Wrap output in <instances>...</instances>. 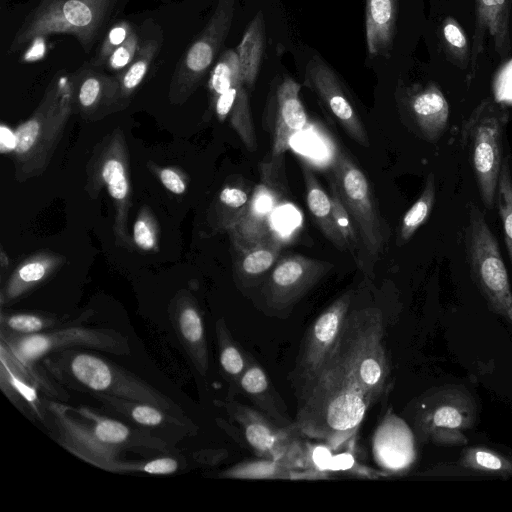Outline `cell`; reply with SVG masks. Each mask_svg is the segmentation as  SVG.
I'll return each instance as SVG.
<instances>
[{
	"label": "cell",
	"mask_w": 512,
	"mask_h": 512,
	"mask_svg": "<svg viewBox=\"0 0 512 512\" xmlns=\"http://www.w3.org/2000/svg\"><path fill=\"white\" fill-rule=\"evenodd\" d=\"M48 428L55 441L69 453L101 470L134 473V460L122 457L127 450L149 449L168 453L169 446L148 428H133L88 406H70L45 399Z\"/></svg>",
	"instance_id": "6da1fadb"
},
{
	"label": "cell",
	"mask_w": 512,
	"mask_h": 512,
	"mask_svg": "<svg viewBox=\"0 0 512 512\" xmlns=\"http://www.w3.org/2000/svg\"><path fill=\"white\" fill-rule=\"evenodd\" d=\"M371 405L352 372L333 355L300 387L294 423L299 433L339 449L355 437Z\"/></svg>",
	"instance_id": "7a4b0ae2"
},
{
	"label": "cell",
	"mask_w": 512,
	"mask_h": 512,
	"mask_svg": "<svg viewBox=\"0 0 512 512\" xmlns=\"http://www.w3.org/2000/svg\"><path fill=\"white\" fill-rule=\"evenodd\" d=\"M63 387L87 394L102 393L155 405L185 416L171 398L129 370L96 354L75 349L61 350L40 362Z\"/></svg>",
	"instance_id": "3957f363"
},
{
	"label": "cell",
	"mask_w": 512,
	"mask_h": 512,
	"mask_svg": "<svg viewBox=\"0 0 512 512\" xmlns=\"http://www.w3.org/2000/svg\"><path fill=\"white\" fill-rule=\"evenodd\" d=\"M116 0H42L16 31L9 52L38 38L70 34L88 52L106 24Z\"/></svg>",
	"instance_id": "277c9868"
},
{
	"label": "cell",
	"mask_w": 512,
	"mask_h": 512,
	"mask_svg": "<svg viewBox=\"0 0 512 512\" xmlns=\"http://www.w3.org/2000/svg\"><path fill=\"white\" fill-rule=\"evenodd\" d=\"M383 328L382 313L377 308L349 312L333 354L352 372L372 404L383 394L390 372Z\"/></svg>",
	"instance_id": "5b68a950"
},
{
	"label": "cell",
	"mask_w": 512,
	"mask_h": 512,
	"mask_svg": "<svg viewBox=\"0 0 512 512\" xmlns=\"http://www.w3.org/2000/svg\"><path fill=\"white\" fill-rule=\"evenodd\" d=\"M506 109L486 98L472 111L462 128V143L468 150L484 206L494 207L502 165V135Z\"/></svg>",
	"instance_id": "8992f818"
},
{
	"label": "cell",
	"mask_w": 512,
	"mask_h": 512,
	"mask_svg": "<svg viewBox=\"0 0 512 512\" xmlns=\"http://www.w3.org/2000/svg\"><path fill=\"white\" fill-rule=\"evenodd\" d=\"M0 343L21 362L40 363L46 356L66 349L84 348L117 356L131 353L129 339L121 332L105 327L72 325L48 331L16 335L0 330Z\"/></svg>",
	"instance_id": "52a82bcc"
},
{
	"label": "cell",
	"mask_w": 512,
	"mask_h": 512,
	"mask_svg": "<svg viewBox=\"0 0 512 512\" xmlns=\"http://www.w3.org/2000/svg\"><path fill=\"white\" fill-rule=\"evenodd\" d=\"M467 254L474 282L490 308L501 315L512 306V291L498 242L484 215L474 204L469 208Z\"/></svg>",
	"instance_id": "ba28073f"
},
{
	"label": "cell",
	"mask_w": 512,
	"mask_h": 512,
	"mask_svg": "<svg viewBox=\"0 0 512 512\" xmlns=\"http://www.w3.org/2000/svg\"><path fill=\"white\" fill-rule=\"evenodd\" d=\"M476 415L471 395L458 387H445L425 395L415 415V430L422 441L438 445L466 443L464 432Z\"/></svg>",
	"instance_id": "9c48e42d"
},
{
	"label": "cell",
	"mask_w": 512,
	"mask_h": 512,
	"mask_svg": "<svg viewBox=\"0 0 512 512\" xmlns=\"http://www.w3.org/2000/svg\"><path fill=\"white\" fill-rule=\"evenodd\" d=\"M331 180L365 248L371 255L377 256L383 250L385 238L366 175L345 152L337 150L331 162Z\"/></svg>",
	"instance_id": "30bf717a"
},
{
	"label": "cell",
	"mask_w": 512,
	"mask_h": 512,
	"mask_svg": "<svg viewBox=\"0 0 512 512\" xmlns=\"http://www.w3.org/2000/svg\"><path fill=\"white\" fill-rule=\"evenodd\" d=\"M282 162L283 157L262 163L260 181L241 217L230 229L233 242L242 253L276 233L277 211L284 193Z\"/></svg>",
	"instance_id": "8fae6325"
},
{
	"label": "cell",
	"mask_w": 512,
	"mask_h": 512,
	"mask_svg": "<svg viewBox=\"0 0 512 512\" xmlns=\"http://www.w3.org/2000/svg\"><path fill=\"white\" fill-rule=\"evenodd\" d=\"M0 387L23 413L44 424L47 421L46 397L68 401L70 395L53 379L41 363L29 365L18 360L0 343Z\"/></svg>",
	"instance_id": "7c38bea8"
},
{
	"label": "cell",
	"mask_w": 512,
	"mask_h": 512,
	"mask_svg": "<svg viewBox=\"0 0 512 512\" xmlns=\"http://www.w3.org/2000/svg\"><path fill=\"white\" fill-rule=\"evenodd\" d=\"M237 0H218L214 12L200 34L179 60L172 77L170 95L188 97L212 66L229 34Z\"/></svg>",
	"instance_id": "4fadbf2b"
},
{
	"label": "cell",
	"mask_w": 512,
	"mask_h": 512,
	"mask_svg": "<svg viewBox=\"0 0 512 512\" xmlns=\"http://www.w3.org/2000/svg\"><path fill=\"white\" fill-rule=\"evenodd\" d=\"M225 408L257 456L303 469L304 447L294 437L297 428L280 426L261 411L232 399L226 401Z\"/></svg>",
	"instance_id": "5bb4252c"
},
{
	"label": "cell",
	"mask_w": 512,
	"mask_h": 512,
	"mask_svg": "<svg viewBox=\"0 0 512 512\" xmlns=\"http://www.w3.org/2000/svg\"><path fill=\"white\" fill-rule=\"evenodd\" d=\"M352 302L348 291L330 304L307 331L296 363L301 384L316 377L335 352Z\"/></svg>",
	"instance_id": "9a60e30c"
},
{
	"label": "cell",
	"mask_w": 512,
	"mask_h": 512,
	"mask_svg": "<svg viewBox=\"0 0 512 512\" xmlns=\"http://www.w3.org/2000/svg\"><path fill=\"white\" fill-rule=\"evenodd\" d=\"M305 84L309 86L344 131L358 144L369 147L366 129L346 94L337 74L320 57L306 65Z\"/></svg>",
	"instance_id": "2e32d148"
},
{
	"label": "cell",
	"mask_w": 512,
	"mask_h": 512,
	"mask_svg": "<svg viewBox=\"0 0 512 512\" xmlns=\"http://www.w3.org/2000/svg\"><path fill=\"white\" fill-rule=\"evenodd\" d=\"M328 262L302 255H289L273 268L267 281L265 294L268 303L283 309L297 302L330 269Z\"/></svg>",
	"instance_id": "e0dca14e"
},
{
	"label": "cell",
	"mask_w": 512,
	"mask_h": 512,
	"mask_svg": "<svg viewBox=\"0 0 512 512\" xmlns=\"http://www.w3.org/2000/svg\"><path fill=\"white\" fill-rule=\"evenodd\" d=\"M512 0H475V26L471 42L469 79L478 68L487 39L493 44L496 55L504 60L511 52Z\"/></svg>",
	"instance_id": "ac0fdd59"
},
{
	"label": "cell",
	"mask_w": 512,
	"mask_h": 512,
	"mask_svg": "<svg viewBox=\"0 0 512 512\" xmlns=\"http://www.w3.org/2000/svg\"><path fill=\"white\" fill-rule=\"evenodd\" d=\"M375 462L390 473L403 472L415 459L413 434L397 415L387 413L372 438Z\"/></svg>",
	"instance_id": "d6986e66"
},
{
	"label": "cell",
	"mask_w": 512,
	"mask_h": 512,
	"mask_svg": "<svg viewBox=\"0 0 512 512\" xmlns=\"http://www.w3.org/2000/svg\"><path fill=\"white\" fill-rule=\"evenodd\" d=\"M300 89V84L289 77L276 87L272 159L283 157L292 139L307 125L308 117L300 99Z\"/></svg>",
	"instance_id": "ffe728a7"
},
{
	"label": "cell",
	"mask_w": 512,
	"mask_h": 512,
	"mask_svg": "<svg viewBox=\"0 0 512 512\" xmlns=\"http://www.w3.org/2000/svg\"><path fill=\"white\" fill-rule=\"evenodd\" d=\"M173 330L197 372L208 371V344L200 309L192 298L181 296L170 308Z\"/></svg>",
	"instance_id": "44dd1931"
},
{
	"label": "cell",
	"mask_w": 512,
	"mask_h": 512,
	"mask_svg": "<svg viewBox=\"0 0 512 512\" xmlns=\"http://www.w3.org/2000/svg\"><path fill=\"white\" fill-rule=\"evenodd\" d=\"M406 106L425 139L435 142L442 136L449 121V104L434 82L409 88Z\"/></svg>",
	"instance_id": "7402d4cb"
},
{
	"label": "cell",
	"mask_w": 512,
	"mask_h": 512,
	"mask_svg": "<svg viewBox=\"0 0 512 512\" xmlns=\"http://www.w3.org/2000/svg\"><path fill=\"white\" fill-rule=\"evenodd\" d=\"M110 412L118 414L131 423L145 428H182L187 432H193L196 426L186 417L170 413L155 405L114 397L102 393L90 394Z\"/></svg>",
	"instance_id": "603a6c76"
},
{
	"label": "cell",
	"mask_w": 512,
	"mask_h": 512,
	"mask_svg": "<svg viewBox=\"0 0 512 512\" xmlns=\"http://www.w3.org/2000/svg\"><path fill=\"white\" fill-rule=\"evenodd\" d=\"M399 0H366L365 36L371 56H387L397 31Z\"/></svg>",
	"instance_id": "cb8c5ba5"
},
{
	"label": "cell",
	"mask_w": 512,
	"mask_h": 512,
	"mask_svg": "<svg viewBox=\"0 0 512 512\" xmlns=\"http://www.w3.org/2000/svg\"><path fill=\"white\" fill-rule=\"evenodd\" d=\"M239 388L249 397L259 411L278 425L296 428L276 398V392L261 366L249 357L248 367L242 375Z\"/></svg>",
	"instance_id": "d4e9b609"
},
{
	"label": "cell",
	"mask_w": 512,
	"mask_h": 512,
	"mask_svg": "<svg viewBox=\"0 0 512 512\" xmlns=\"http://www.w3.org/2000/svg\"><path fill=\"white\" fill-rule=\"evenodd\" d=\"M83 67L71 77L72 90L77 101L86 111L95 110L101 104H113L123 97L117 77Z\"/></svg>",
	"instance_id": "484cf974"
},
{
	"label": "cell",
	"mask_w": 512,
	"mask_h": 512,
	"mask_svg": "<svg viewBox=\"0 0 512 512\" xmlns=\"http://www.w3.org/2000/svg\"><path fill=\"white\" fill-rule=\"evenodd\" d=\"M308 208L324 236L339 250L347 245L340 234L333 217L331 198L323 190L312 169L302 162Z\"/></svg>",
	"instance_id": "4316f807"
},
{
	"label": "cell",
	"mask_w": 512,
	"mask_h": 512,
	"mask_svg": "<svg viewBox=\"0 0 512 512\" xmlns=\"http://www.w3.org/2000/svg\"><path fill=\"white\" fill-rule=\"evenodd\" d=\"M265 46V22L262 11H258L247 26L236 47L240 73L247 89H252L260 71Z\"/></svg>",
	"instance_id": "83f0119b"
},
{
	"label": "cell",
	"mask_w": 512,
	"mask_h": 512,
	"mask_svg": "<svg viewBox=\"0 0 512 512\" xmlns=\"http://www.w3.org/2000/svg\"><path fill=\"white\" fill-rule=\"evenodd\" d=\"M222 478L244 479H314L326 477L324 472L313 469L296 470L291 465L270 459L235 465L220 475Z\"/></svg>",
	"instance_id": "f1b7e54d"
},
{
	"label": "cell",
	"mask_w": 512,
	"mask_h": 512,
	"mask_svg": "<svg viewBox=\"0 0 512 512\" xmlns=\"http://www.w3.org/2000/svg\"><path fill=\"white\" fill-rule=\"evenodd\" d=\"M215 332L223 375L231 385L239 387L240 379L248 367L249 357L241 351L222 318L216 322Z\"/></svg>",
	"instance_id": "f546056e"
},
{
	"label": "cell",
	"mask_w": 512,
	"mask_h": 512,
	"mask_svg": "<svg viewBox=\"0 0 512 512\" xmlns=\"http://www.w3.org/2000/svg\"><path fill=\"white\" fill-rule=\"evenodd\" d=\"M161 42L159 36L141 39L132 62L116 76L123 97H128L142 83L160 50Z\"/></svg>",
	"instance_id": "4dcf8cb0"
},
{
	"label": "cell",
	"mask_w": 512,
	"mask_h": 512,
	"mask_svg": "<svg viewBox=\"0 0 512 512\" xmlns=\"http://www.w3.org/2000/svg\"><path fill=\"white\" fill-rule=\"evenodd\" d=\"M283 247V240L277 233L243 252L241 272L248 278H256L269 271L275 264Z\"/></svg>",
	"instance_id": "1f68e13d"
},
{
	"label": "cell",
	"mask_w": 512,
	"mask_h": 512,
	"mask_svg": "<svg viewBox=\"0 0 512 512\" xmlns=\"http://www.w3.org/2000/svg\"><path fill=\"white\" fill-rule=\"evenodd\" d=\"M458 465L475 472L512 476V458L485 447H470L462 452Z\"/></svg>",
	"instance_id": "d6a6232c"
},
{
	"label": "cell",
	"mask_w": 512,
	"mask_h": 512,
	"mask_svg": "<svg viewBox=\"0 0 512 512\" xmlns=\"http://www.w3.org/2000/svg\"><path fill=\"white\" fill-rule=\"evenodd\" d=\"M435 191V177L430 173L421 195L402 218L399 234L401 243L409 241L418 228L427 221L434 205Z\"/></svg>",
	"instance_id": "836d02e7"
},
{
	"label": "cell",
	"mask_w": 512,
	"mask_h": 512,
	"mask_svg": "<svg viewBox=\"0 0 512 512\" xmlns=\"http://www.w3.org/2000/svg\"><path fill=\"white\" fill-rule=\"evenodd\" d=\"M440 34L448 59L462 70L469 68L471 46L459 22L446 17L441 24Z\"/></svg>",
	"instance_id": "e575fe53"
},
{
	"label": "cell",
	"mask_w": 512,
	"mask_h": 512,
	"mask_svg": "<svg viewBox=\"0 0 512 512\" xmlns=\"http://www.w3.org/2000/svg\"><path fill=\"white\" fill-rule=\"evenodd\" d=\"M61 320L36 313L1 312L0 330L16 335H29L54 329Z\"/></svg>",
	"instance_id": "d590c367"
},
{
	"label": "cell",
	"mask_w": 512,
	"mask_h": 512,
	"mask_svg": "<svg viewBox=\"0 0 512 512\" xmlns=\"http://www.w3.org/2000/svg\"><path fill=\"white\" fill-rule=\"evenodd\" d=\"M496 199L503 224L505 243L512 264V174L509 158H505L501 165Z\"/></svg>",
	"instance_id": "8d00e7d4"
},
{
	"label": "cell",
	"mask_w": 512,
	"mask_h": 512,
	"mask_svg": "<svg viewBox=\"0 0 512 512\" xmlns=\"http://www.w3.org/2000/svg\"><path fill=\"white\" fill-rule=\"evenodd\" d=\"M242 79L239 58L235 50H226L218 58L210 71L208 88L214 100L234 82Z\"/></svg>",
	"instance_id": "74e56055"
},
{
	"label": "cell",
	"mask_w": 512,
	"mask_h": 512,
	"mask_svg": "<svg viewBox=\"0 0 512 512\" xmlns=\"http://www.w3.org/2000/svg\"><path fill=\"white\" fill-rule=\"evenodd\" d=\"M332 212L335 224L346 242L347 249L354 252L359 244V233L356 225L342 202L335 184L330 180Z\"/></svg>",
	"instance_id": "f35d334b"
},
{
	"label": "cell",
	"mask_w": 512,
	"mask_h": 512,
	"mask_svg": "<svg viewBox=\"0 0 512 512\" xmlns=\"http://www.w3.org/2000/svg\"><path fill=\"white\" fill-rule=\"evenodd\" d=\"M130 22L122 20L115 23L105 34L97 58L93 61L92 66L102 67L105 65L109 56L118 48L133 32Z\"/></svg>",
	"instance_id": "ab89813d"
},
{
	"label": "cell",
	"mask_w": 512,
	"mask_h": 512,
	"mask_svg": "<svg viewBox=\"0 0 512 512\" xmlns=\"http://www.w3.org/2000/svg\"><path fill=\"white\" fill-rule=\"evenodd\" d=\"M102 177L111 197L118 202L123 201L128 193V183L122 162L116 158L106 160Z\"/></svg>",
	"instance_id": "60d3db41"
},
{
	"label": "cell",
	"mask_w": 512,
	"mask_h": 512,
	"mask_svg": "<svg viewBox=\"0 0 512 512\" xmlns=\"http://www.w3.org/2000/svg\"><path fill=\"white\" fill-rule=\"evenodd\" d=\"M141 38L135 30L128 38L109 56L105 67L109 70L121 73L133 60L140 46Z\"/></svg>",
	"instance_id": "b9f144b4"
},
{
	"label": "cell",
	"mask_w": 512,
	"mask_h": 512,
	"mask_svg": "<svg viewBox=\"0 0 512 512\" xmlns=\"http://www.w3.org/2000/svg\"><path fill=\"white\" fill-rule=\"evenodd\" d=\"M250 196L245 189L238 186L225 187L219 195V200L223 206L232 211L234 224L241 217L245 207L248 204ZM234 226V225H233ZM232 226V227H233Z\"/></svg>",
	"instance_id": "7bdbcfd3"
},
{
	"label": "cell",
	"mask_w": 512,
	"mask_h": 512,
	"mask_svg": "<svg viewBox=\"0 0 512 512\" xmlns=\"http://www.w3.org/2000/svg\"><path fill=\"white\" fill-rule=\"evenodd\" d=\"M179 468V462L172 457H158L140 461V473L150 475H170Z\"/></svg>",
	"instance_id": "ee69618b"
},
{
	"label": "cell",
	"mask_w": 512,
	"mask_h": 512,
	"mask_svg": "<svg viewBox=\"0 0 512 512\" xmlns=\"http://www.w3.org/2000/svg\"><path fill=\"white\" fill-rule=\"evenodd\" d=\"M133 236L135 243L141 249L150 250L154 247V234L145 220L139 219L136 221L134 224Z\"/></svg>",
	"instance_id": "f6af8a7d"
},
{
	"label": "cell",
	"mask_w": 512,
	"mask_h": 512,
	"mask_svg": "<svg viewBox=\"0 0 512 512\" xmlns=\"http://www.w3.org/2000/svg\"><path fill=\"white\" fill-rule=\"evenodd\" d=\"M160 178L163 185L174 194L185 192V184L181 177L171 169H163L160 172Z\"/></svg>",
	"instance_id": "bcb514c9"
},
{
	"label": "cell",
	"mask_w": 512,
	"mask_h": 512,
	"mask_svg": "<svg viewBox=\"0 0 512 512\" xmlns=\"http://www.w3.org/2000/svg\"><path fill=\"white\" fill-rule=\"evenodd\" d=\"M17 147L16 133L8 127L1 125L0 127V148L2 152H10Z\"/></svg>",
	"instance_id": "7dc6e473"
},
{
	"label": "cell",
	"mask_w": 512,
	"mask_h": 512,
	"mask_svg": "<svg viewBox=\"0 0 512 512\" xmlns=\"http://www.w3.org/2000/svg\"><path fill=\"white\" fill-rule=\"evenodd\" d=\"M505 317H507L512 323V306L506 311Z\"/></svg>",
	"instance_id": "c3c4849f"
}]
</instances>
